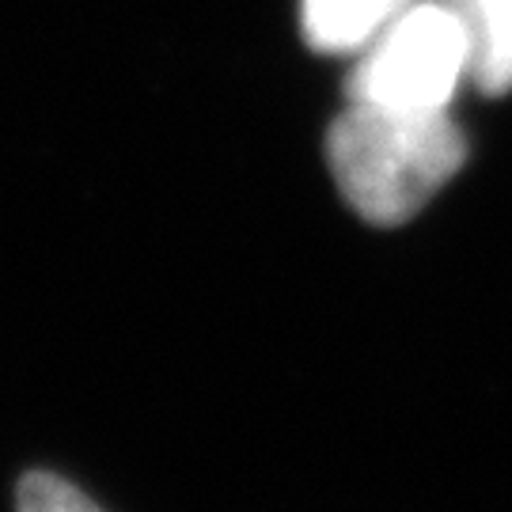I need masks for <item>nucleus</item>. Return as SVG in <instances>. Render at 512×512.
<instances>
[{
    "label": "nucleus",
    "mask_w": 512,
    "mask_h": 512,
    "mask_svg": "<svg viewBox=\"0 0 512 512\" xmlns=\"http://www.w3.org/2000/svg\"><path fill=\"white\" fill-rule=\"evenodd\" d=\"M327 160L346 202L391 228L418 213L467 160L459 126L440 110L349 103L327 133Z\"/></svg>",
    "instance_id": "f257e3e1"
},
{
    "label": "nucleus",
    "mask_w": 512,
    "mask_h": 512,
    "mask_svg": "<svg viewBox=\"0 0 512 512\" xmlns=\"http://www.w3.org/2000/svg\"><path fill=\"white\" fill-rule=\"evenodd\" d=\"M467 73V35L452 4H410L368 42L349 73V103L440 110Z\"/></svg>",
    "instance_id": "f03ea898"
},
{
    "label": "nucleus",
    "mask_w": 512,
    "mask_h": 512,
    "mask_svg": "<svg viewBox=\"0 0 512 512\" xmlns=\"http://www.w3.org/2000/svg\"><path fill=\"white\" fill-rule=\"evenodd\" d=\"M467 35V73L486 95L512 88V0H448Z\"/></svg>",
    "instance_id": "7ed1b4c3"
},
{
    "label": "nucleus",
    "mask_w": 512,
    "mask_h": 512,
    "mask_svg": "<svg viewBox=\"0 0 512 512\" xmlns=\"http://www.w3.org/2000/svg\"><path fill=\"white\" fill-rule=\"evenodd\" d=\"M403 8H410V0H304L300 23L308 46L323 54H353L365 50Z\"/></svg>",
    "instance_id": "20e7f679"
},
{
    "label": "nucleus",
    "mask_w": 512,
    "mask_h": 512,
    "mask_svg": "<svg viewBox=\"0 0 512 512\" xmlns=\"http://www.w3.org/2000/svg\"><path fill=\"white\" fill-rule=\"evenodd\" d=\"M16 505L19 512H103L76 486L61 482L57 475H42V471H35V475H27L19 482Z\"/></svg>",
    "instance_id": "39448f33"
}]
</instances>
